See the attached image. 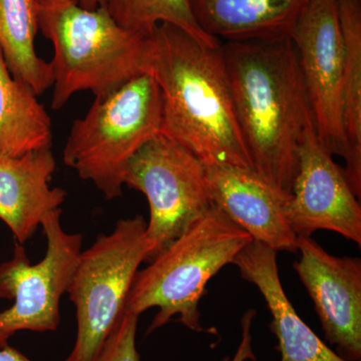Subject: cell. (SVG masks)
Returning <instances> with one entry per match:
<instances>
[{
  "mask_svg": "<svg viewBox=\"0 0 361 361\" xmlns=\"http://www.w3.org/2000/svg\"><path fill=\"white\" fill-rule=\"evenodd\" d=\"M56 169L51 149L18 157L0 154V220L21 245L47 214L65 203V190L49 184Z\"/></svg>",
  "mask_w": 361,
  "mask_h": 361,
  "instance_id": "obj_14",
  "label": "cell"
},
{
  "mask_svg": "<svg viewBox=\"0 0 361 361\" xmlns=\"http://www.w3.org/2000/svg\"><path fill=\"white\" fill-rule=\"evenodd\" d=\"M47 237L44 258L32 264L25 247L16 242L13 258L0 264V298L13 304L0 312V348L20 331H56L61 300L68 293L82 249V236L66 232L61 209L42 222Z\"/></svg>",
  "mask_w": 361,
  "mask_h": 361,
  "instance_id": "obj_7",
  "label": "cell"
},
{
  "mask_svg": "<svg viewBox=\"0 0 361 361\" xmlns=\"http://www.w3.org/2000/svg\"><path fill=\"white\" fill-rule=\"evenodd\" d=\"M141 215L122 219L82 251L68 295L77 312L78 332L70 361H94L123 315L140 265L149 261L153 244Z\"/></svg>",
  "mask_w": 361,
  "mask_h": 361,
  "instance_id": "obj_6",
  "label": "cell"
},
{
  "mask_svg": "<svg viewBox=\"0 0 361 361\" xmlns=\"http://www.w3.org/2000/svg\"><path fill=\"white\" fill-rule=\"evenodd\" d=\"M103 6L122 27L142 37H149L161 23H169L205 47L221 44L202 30L189 0H104Z\"/></svg>",
  "mask_w": 361,
  "mask_h": 361,
  "instance_id": "obj_19",
  "label": "cell"
},
{
  "mask_svg": "<svg viewBox=\"0 0 361 361\" xmlns=\"http://www.w3.org/2000/svg\"><path fill=\"white\" fill-rule=\"evenodd\" d=\"M202 30L220 42H280L310 0H189Z\"/></svg>",
  "mask_w": 361,
  "mask_h": 361,
  "instance_id": "obj_15",
  "label": "cell"
},
{
  "mask_svg": "<svg viewBox=\"0 0 361 361\" xmlns=\"http://www.w3.org/2000/svg\"><path fill=\"white\" fill-rule=\"evenodd\" d=\"M30 85L13 77L0 49V154L51 149V116Z\"/></svg>",
  "mask_w": 361,
  "mask_h": 361,
  "instance_id": "obj_16",
  "label": "cell"
},
{
  "mask_svg": "<svg viewBox=\"0 0 361 361\" xmlns=\"http://www.w3.org/2000/svg\"><path fill=\"white\" fill-rule=\"evenodd\" d=\"M233 103L254 171L286 194L314 121L293 42H221Z\"/></svg>",
  "mask_w": 361,
  "mask_h": 361,
  "instance_id": "obj_2",
  "label": "cell"
},
{
  "mask_svg": "<svg viewBox=\"0 0 361 361\" xmlns=\"http://www.w3.org/2000/svg\"><path fill=\"white\" fill-rule=\"evenodd\" d=\"M39 30L54 47V110L78 92L106 96L149 73L148 37L125 30L104 6L89 9L71 0H42Z\"/></svg>",
  "mask_w": 361,
  "mask_h": 361,
  "instance_id": "obj_3",
  "label": "cell"
},
{
  "mask_svg": "<svg viewBox=\"0 0 361 361\" xmlns=\"http://www.w3.org/2000/svg\"><path fill=\"white\" fill-rule=\"evenodd\" d=\"M71 1L77 2L85 8L94 9L97 7L103 6L104 0H71Z\"/></svg>",
  "mask_w": 361,
  "mask_h": 361,
  "instance_id": "obj_23",
  "label": "cell"
},
{
  "mask_svg": "<svg viewBox=\"0 0 361 361\" xmlns=\"http://www.w3.org/2000/svg\"><path fill=\"white\" fill-rule=\"evenodd\" d=\"M252 237L234 224L217 207L197 220L153 260L137 271L123 312L141 315L158 308L147 334L174 317L187 329L206 332L199 303L207 284L232 263Z\"/></svg>",
  "mask_w": 361,
  "mask_h": 361,
  "instance_id": "obj_4",
  "label": "cell"
},
{
  "mask_svg": "<svg viewBox=\"0 0 361 361\" xmlns=\"http://www.w3.org/2000/svg\"><path fill=\"white\" fill-rule=\"evenodd\" d=\"M149 73L161 92V134L204 165L254 170L240 130L221 44L161 23L148 37Z\"/></svg>",
  "mask_w": 361,
  "mask_h": 361,
  "instance_id": "obj_1",
  "label": "cell"
},
{
  "mask_svg": "<svg viewBox=\"0 0 361 361\" xmlns=\"http://www.w3.org/2000/svg\"><path fill=\"white\" fill-rule=\"evenodd\" d=\"M161 92L144 73L106 96L94 97L82 118L71 126L63 149L66 166L90 180L114 200L123 194V175L130 159L161 134Z\"/></svg>",
  "mask_w": 361,
  "mask_h": 361,
  "instance_id": "obj_5",
  "label": "cell"
},
{
  "mask_svg": "<svg viewBox=\"0 0 361 361\" xmlns=\"http://www.w3.org/2000/svg\"><path fill=\"white\" fill-rule=\"evenodd\" d=\"M332 157L320 142L312 121L299 142L289 222L297 237H311L318 230H329L360 245V199L349 186L343 168Z\"/></svg>",
  "mask_w": 361,
  "mask_h": 361,
  "instance_id": "obj_10",
  "label": "cell"
},
{
  "mask_svg": "<svg viewBox=\"0 0 361 361\" xmlns=\"http://www.w3.org/2000/svg\"><path fill=\"white\" fill-rule=\"evenodd\" d=\"M293 268L314 303L326 341L346 361L361 360V260L330 255L311 237H297Z\"/></svg>",
  "mask_w": 361,
  "mask_h": 361,
  "instance_id": "obj_11",
  "label": "cell"
},
{
  "mask_svg": "<svg viewBox=\"0 0 361 361\" xmlns=\"http://www.w3.org/2000/svg\"><path fill=\"white\" fill-rule=\"evenodd\" d=\"M242 278L262 294L272 322L271 332L277 338L281 361H346L319 338L297 314L285 294L277 265V252L252 240L233 260Z\"/></svg>",
  "mask_w": 361,
  "mask_h": 361,
  "instance_id": "obj_13",
  "label": "cell"
},
{
  "mask_svg": "<svg viewBox=\"0 0 361 361\" xmlns=\"http://www.w3.org/2000/svg\"><path fill=\"white\" fill-rule=\"evenodd\" d=\"M343 39V126L345 168L351 190L361 196V0H337Z\"/></svg>",
  "mask_w": 361,
  "mask_h": 361,
  "instance_id": "obj_18",
  "label": "cell"
},
{
  "mask_svg": "<svg viewBox=\"0 0 361 361\" xmlns=\"http://www.w3.org/2000/svg\"><path fill=\"white\" fill-rule=\"evenodd\" d=\"M139 317L123 312L94 361H141L135 344Z\"/></svg>",
  "mask_w": 361,
  "mask_h": 361,
  "instance_id": "obj_20",
  "label": "cell"
},
{
  "mask_svg": "<svg viewBox=\"0 0 361 361\" xmlns=\"http://www.w3.org/2000/svg\"><path fill=\"white\" fill-rule=\"evenodd\" d=\"M256 315V310H250L244 313L242 317L241 326H242V338L240 342L238 348L235 353L233 357L226 356L223 358L222 361H247V360H256V355L254 353L253 345V336H252V325H253L254 317Z\"/></svg>",
  "mask_w": 361,
  "mask_h": 361,
  "instance_id": "obj_21",
  "label": "cell"
},
{
  "mask_svg": "<svg viewBox=\"0 0 361 361\" xmlns=\"http://www.w3.org/2000/svg\"><path fill=\"white\" fill-rule=\"evenodd\" d=\"M123 183L148 200L146 233L154 247L151 260L213 207L204 164L182 145L161 134L149 140L130 159Z\"/></svg>",
  "mask_w": 361,
  "mask_h": 361,
  "instance_id": "obj_8",
  "label": "cell"
},
{
  "mask_svg": "<svg viewBox=\"0 0 361 361\" xmlns=\"http://www.w3.org/2000/svg\"><path fill=\"white\" fill-rule=\"evenodd\" d=\"M213 205L252 239L274 251H297L289 222L290 194L273 186L256 171L204 165Z\"/></svg>",
  "mask_w": 361,
  "mask_h": 361,
  "instance_id": "obj_12",
  "label": "cell"
},
{
  "mask_svg": "<svg viewBox=\"0 0 361 361\" xmlns=\"http://www.w3.org/2000/svg\"><path fill=\"white\" fill-rule=\"evenodd\" d=\"M0 361H32L27 356L20 353L18 349L13 348V346L6 345V348H0ZM63 361H70L66 357Z\"/></svg>",
  "mask_w": 361,
  "mask_h": 361,
  "instance_id": "obj_22",
  "label": "cell"
},
{
  "mask_svg": "<svg viewBox=\"0 0 361 361\" xmlns=\"http://www.w3.org/2000/svg\"><path fill=\"white\" fill-rule=\"evenodd\" d=\"M42 6V0H0V49L13 77L37 96L54 85L51 63L35 49Z\"/></svg>",
  "mask_w": 361,
  "mask_h": 361,
  "instance_id": "obj_17",
  "label": "cell"
},
{
  "mask_svg": "<svg viewBox=\"0 0 361 361\" xmlns=\"http://www.w3.org/2000/svg\"><path fill=\"white\" fill-rule=\"evenodd\" d=\"M316 133L332 156L345 159L344 47L337 0H310L292 32Z\"/></svg>",
  "mask_w": 361,
  "mask_h": 361,
  "instance_id": "obj_9",
  "label": "cell"
}]
</instances>
